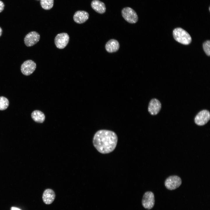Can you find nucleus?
<instances>
[{"instance_id":"f257e3e1","label":"nucleus","mask_w":210,"mask_h":210,"mask_svg":"<svg viewBox=\"0 0 210 210\" xmlns=\"http://www.w3.org/2000/svg\"><path fill=\"white\" fill-rule=\"evenodd\" d=\"M118 136L113 131L106 130L98 131L93 139V145L97 150L102 154L109 153L116 147Z\"/></svg>"},{"instance_id":"f03ea898","label":"nucleus","mask_w":210,"mask_h":210,"mask_svg":"<svg viewBox=\"0 0 210 210\" xmlns=\"http://www.w3.org/2000/svg\"><path fill=\"white\" fill-rule=\"evenodd\" d=\"M173 35L176 41L184 45L189 44L192 40L189 34L181 28H177L174 29L173 31Z\"/></svg>"},{"instance_id":"7ed1b4c3","label":"nucleus","mask_w":210,"mask_h":210,"mask_svg":"<svg viewBox=\"0 0 210 210\" xmlns=\"http://www.w3.org/2000/svg\"><path fill=\"white\" fill-rule=\"evenodd\" d=\"M121 13L124 19L129 23H135L138 20V17L136 13L130 7L124 8L122 10Z\"/></svg>"},{"instance_id":"20e7f679","label":"nucleus","mask_w":210,"mask_h":210,"mask_svg":"<svg viewBox=\"0 0 210 210\" xmlns=\"http://www.w3.org/2000/svg\"><path fill=\"white\" fill-rule=\"evenodd\" d=\"M210 119V113L207 110L200 111L195 118V123L199 126H203L206 124Z\"/></svg>"},{"instance_id":"39448f33","label":"nucleus","mask_w":210,"mask_h":210,"mask_svg":"<svg viewBox=\"0 0 210 210\" xmlns=\"http://www.w3.org/2000/svg\"><path fill=\"white\" fill-rule=\"evenodd\" d=\"M181 178L176 176H171L168 177L165 180L164 184L168 189L172 190L178 188L181 184Z\"/></svg>"},{"instance_id":"423d86ee","label":"nucleus","mask_w":210,"mask_h":210,"mask_svg":"<svg viewBox=\"0 0 210 210\" xmlns=\"http://www.w3.org/2000/svg\"><path fill=\"white\" fill-rule=\"evenodd\" d=\"M142 204L146 209L149 210L153 208L155 204V198L153 192L147 191L145 193L142 198Z\"/></svg>"},{"instance_id":"0eeeda50","label":"nucleus","mask_w":210,"mask_h":210,"mask_svg":"<svg viewBox=\"0 0 210 210\" xmlns=\"http://www.w3.org/2000/svg\"><path fill=\"white\" fill-rule=\"evenodd\" d=\"M36 68V64L31 60H28L24 62L21 66V71L24 75L29 76L34 71Z\"/></svg>"},{"instance_id":"6e6552de","label":"nucleus","mask_w":210,"mask_h":210,"mask_svg":"<svg viewBox=\"0 0 210 210\" xmlns=\"http://www.w3.org/2000/svg\"><path fill=\"white\" fill-rule=\"evenodd\" d=\"M69 39V36L67 33H62L59 34L55 38V43L57 48L62 49L67 46Z\"/></svg>"},{"instance_id":"1a4fd4ad","label":"nucleus","mask_w":210,"mask_h":210,"mask_svg":"<svg viewBox=\"0 0 210 210\" xmlns=\"http://www.w3.org/2000/svg\"><path fill=\"white\" fill-rule=\"evenodd\" d=\"M40 39V35L35 31H32L25 36L24 39L25 44L27 47L32 46L38 42Z\"/></svg>"},{"instance_id":"9d476101","label":"nucleus","mask_w":210,"mask_h":210,"mask_svg":"<svg viewBox=\"0 0 210 210\" xmlns=\"http://www.w3.org/2000/svg\"><path fill=\"white\" fill-rule=\"evenodd\" d=\"M161 108V104L158 99L153 98L150 101L148 107V111L152 115L157 114Z\"/></svg>"},{"instance_id":"9b49d317","label":"nucleus","mask_w":210,"mask_h":210,"mask_svg":"<svg viewBox=\"0 0 210 210\" xmlns=\"http://www.w3.org/2000/svg\"><path fill=\"white\" fill-rule=\"evenodd\" d=\"M89 14L86 11L78 10L75 12L73 19L74 21L78 24H82L85 22L88 19Z\"/></svg>"},{"instance_id":"f8f14e48","label":"nucleus","mask_w":210,"mask_h":210,"mask_svg":"<svg viewBox=\"0 0 210 210\" xmlns=\"http://www.w3.org/2000/svg\"><path fill=\"white\" fill-rule=\"evenodd\" d=\"M55 197L54 191L50 189H47L44 191L42 198L44 202L47 204H51L54 200Z\"/></svg>"},{"instance_id":"ddd939ff","label":"nucleus","mask_w":210,"mask_h":210,"mask_svg":"<svg viewBox=\"0 0 210 210\" xmlns=\"http://www.w3.org/2000/svg\"><path fill=\"white\" fill-rule=\"evenodd\" d=\"M92 8L96 12L100 14L104 13L106 11L105 4L99 0H93L91 4Z\"/></svg>"},{"instance_id":"4468645a","label":"nucleus","mask_w":210,"mask_h":210,"mask_svg":"<svg viewBox=\"0 0 210 210\" xmlns=\"http://www.w3.org/2000/svg\"><path fill=\"white\" fill-rule=\"evenodd\" d=\"M119 44L118 41L114 39L108 41L105 45L106 50L108 52L112 53L117 51L119 48Z\"/></svg>"},{"instance_id":"2eb2a0df","label":"nucleus","mask_w":210,"mask_h":210,"mask_svg":"<svg viewBox=\"0 0 210 210\" xmlns=\"http://www.w3.org/2000/svg\"><path fill=\"white\" fill-rule=\"evenodd\" d=\"M31 117L35 122L40 123H43L44 121L45 118L43 113L38 110H36L33 111L31 113Z\"/></svg>"},{"instance_id":"dca6fc26","label":"nucleus","mask_w":210,"mask_h":210,"mask_svg":"<svg viewBox=\"0 0 210 210\" xmlns=\"http://www.w3.org/2000/svg\"><path fill=\"white\" fill-rule=\"evenodd\" d=\"M41 5L42 7L45 10H49L53 6L54 0H41Z\"/></svg>"},{"instance_id":"f3484780","label":"nucleus","mask_w":210,"mask_h":210,"mask_svg":"<svg viewBox=\"0 0 210 210\" xmlns=\"http://www.w3.org/2000/svg\"><path fill=\"white\" fill-rule=\"evenodd\" d=\"M9 105V102L6 97H0V110H4L7 108Z\"/></svg>"},{"instance_id":"a211bd4d","label":"nucleus","mask_w":210,"mask_h":210,"mask_svg":"<svg viewBox=\"0 0 210 210\" xmlns=\"http://www.w3.org/2000/svg\"><path fill=\"white\" fill-rule=\"evenodd\" d=\"M204 50L206 54L209 56L210 55V41L208 40L205 42L203 45Z\"/></svg>"},{"instance_id":"6ab92c4d","label":"nucleus","mask_w":210,"mask_h":210,"mask_svg":"<svg viewBox=\"0 0 210 210\" xmlns=\"http://www.w3.org/2000/svg\"><path fill=\"white\" fill-rule=\"evenodd\" d=\"M4 7V5L3 2L0 0V13L3 10Z\"/></svg>"},{"instance_id":"aec40b11","label":"nucleus","mask_w":210,"mask_h":210,"mask_svg":"<svg viewBox=\"0 0 210 210\" xmlns=\"http://www.w3.org/2000/svg\"><path fill=\"white\" fill-rule=\"evenodd\" d=\"M11 210H21L15 207H12L11 208Z\"/></svg>"},{"instance_id":"412c9836","label":"nucleus","mask_w":210,"mask_h":210,"mask_svg":"<svg viewBox=\"0 0 210 210\" xmlns=\"http://www.w3.org/2000/svg\"><path fill=\"white\" fill-rule=\"evenodd\" d=\"M2 28L0 27V37L1 36L2 33Z\"/></svg>"},{"instance_id":"4be33fe9","label":"nucleus","mask_w":210,"mask_h":210,"mask_svg":"<svg viewBox=\"0 0 210 210\" xmlns=\"http://www.w3.org/2000/svg\"><path fill=\"white\" fill-rule=\"evenodd\" d=\"M209 10L210 11V7H209Z\"/></svg>"}]
</instances>
